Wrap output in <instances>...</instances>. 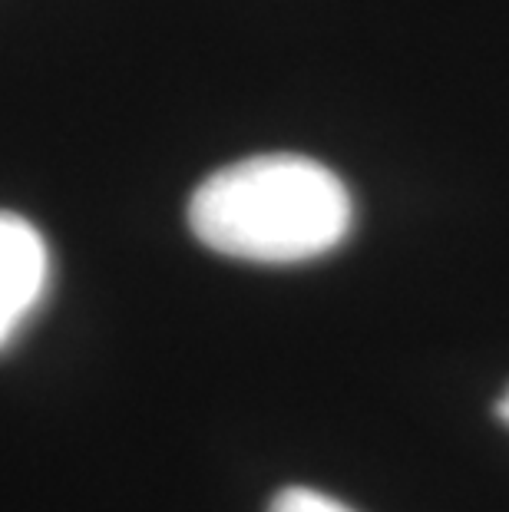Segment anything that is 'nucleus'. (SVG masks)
<instances>
[{
    "label": "nucleus",
    "mask_w": 509,
    "mask_h": 512,
    "mask_svg": "<svg viewBox=\"0 0 509 512\" xmlns=\"http://www.w3.org/2000/svg\"><path fill=\"white\" fill-rule=\"evenodd\" d=\"M496 413H500V420H503V423H509V390L503 394V400L496 403Z\"/></svg>",
    "instance_id": "nucleus-4"
},
{
    "label": "nucleus",
    "mask_w": 509,
    "mask_h": 512,
    "mask_svg": "<svg viewBox=\"0 0 509 512\" xmlns=\"http://www.w3.org/2000/svg\"><path fill=\"white\" fill-rule=\"evenodd\" d=\"M354 225L344 182L308 156L272 152L212 172L189 199L205 248L252 265H301L334 252Z\"/></svg>",
    "instance_id": "nucleus-1"
},
{
    "label": "nucleus",
    "mask_w": 509,
    "mask_h": 512,
    "mask_svg": "<svg viewBox=\"0 0 509 512\" xmlns=\"http://www.w3.org/2000/svg\"><path fill=\"white\" fill-rule=\"evenodd\" d=\"M50 288V248L24 215L0 212V351L34 318Z\"/></svg>",
    "instance_id": "nucleus-2"
},
{
    "label": "nucleus",
    "mask_w": 509,
    "mask_h": 512,
    "mask_svg": "<svg viewBox=\"0 0 509 512\" xmlns=\"http://www.w3.org/2000/svg\"><path fill=\"white\" fill-rule=\"evenodd\" d=\"M268 512H354L351 506H344L341 499H334L328 493L308 486H288L272 499Z\"/></svg>",
    "instance_id": "nucleus-3"
}]
</instances>
